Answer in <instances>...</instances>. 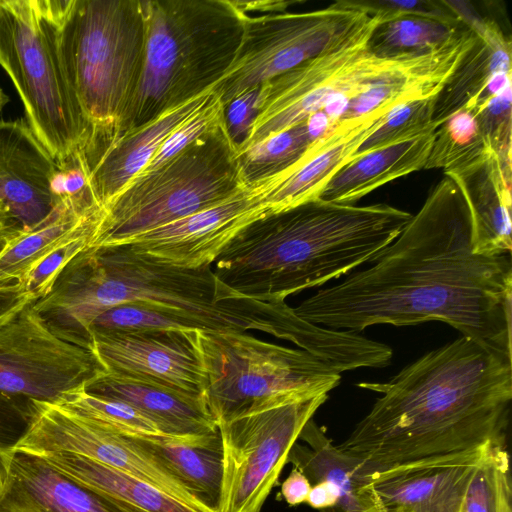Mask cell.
<instances>
[{
	"label": "cell",
	"mask_w": 512,
	"mask_h": 512,
	"mask_svg": "<svg viewBox=\"0 0 512 512\" xmlns=\"http://www.w3.org/2000/svg\"><path fill=\"white\" fill-rule=\"evenodd\" d=\"M511 302V256L474 252L467 204L445 175L367 268L293 310L309 323L352 333L378 324L441 321L512 355Z\"/></svg>",
	"instance_id": "obj_1"
},
{
	"label": "cell",
	"mask_w": 512,
	"mask_h": 512,
	"mask_svg": "<svg viewBox=\"0 0 512 512\" xmlns=\"http://www.w3.org/2000/svg\"><path fill=\"white\" fill-rule=\"evenodd\" d=\"M511 356L461 335L385 382L356 384L380 396L338 447L378 469L506 441Z\"/></svg>",
	"instance_id": "obj_2"
},
{
	"label": "cell",
	"mask_w": 512,
	"mask_h": 512,
	"mask_svg": "<svg viewBox=\"0 0 512 512\" xmlns=\"http://www.w3.org/2000/svg\"><path fill=\"white\" fill-rule=\"evenodd\" d=\"M123 303L177 314L202 331L257 330L308 352L316 351L322 340L321 328L299 318L285 301L235 297L211 265L181 268L126 245L86 249L33 306L62 338L89 348L93 321Z\"/></svg>",
	"instance_id": "obj_3"
},
{
	"label": "cell",
	"mask_w": 512,
	"mask_h": 512,
	"mask_svg": "<svg viewBox=\"0 0 512 512\" xmlns=\"http://www.w3.org/2000/svg\"><path fill=\"white\" fill-rule=\"evenodd\" d=\"M411 217L384 203L307 201L244 226L216 258L213 272L235 297L283 302L371 263Z\"/></svg>",
	"instance_id": "obj_4"
},
{
	"label": "cell",
	"mask_w": 512,
	"mask_h": 512,
	"mask_svg": "<svg viewBox=\"0 0 512 512\" xmlns=\"http://www.w3.org/2000/svg\"><path fill=\"white\" fill-rule=\"evenodd\" d=\"M65 79L79 105L91 172L120 136L145 55L140 0H51Z\"/></svg>",
	"instance_id": "obj_5"
},
{
	"label": "cell",
	"mask_w": 512,
	"mask_h": 512,
	"mask_svg": "<svg viewBox=\"0 0 512 512\" xmlns=\"http://www.w3.org/2000/svg\"><path fill=\"white\" fill-rule=\"evenodd\" d=\"M145 55L120 136L212 90L232 66L244 16L232 0L141 1Z\"/></svg>",
	"instance_id": "obj_6"
},
{
	"label": "cell",
	"mask_w": 512,
	"mask_h": 512,
	"mask_svg": "<svg viewBox=\"0 0 512 512\" xmlns=\"http://www.w3.org/2000/svg\"><path fill=\"white\" fill-rule=\"evenodd\" d=\"M225 122L157 168L134 177L104 208L89 248L123 245L217 206L247 188Z\"/></svg>",
	"instance_id": "obj_7"
},
{
	"label": "cell",
	"mask_w": 512,
	"mask_h": 512,
	"mask_svg": "<svg viewBox=\"0 0 512 512\" xmlns=\"http://www.w3.org/2000/svg\"><path fill=\"white\" fill-rule=\"evenodd\" d=\"M197 345L208 380L205 400L217 425L328 395L340 383V372L311 353L246 332L198 330Z\"/></svg>",
	"instance_id": "obj_8"
},
{
	"label": "cell",
	"mask_w": 512,
	"mask_h": 512,
	"mask_svg": "<svg viewBox=\"0 0 512 512\" xmlns=\"http://www.w3.org/2000/svg\"><path fill=\"white\" fill-rule=\"evenodd\" d=\"M0 66L57 166L81 153L86 126L60 64L51 0H0Z\"/></svg>",
	"instance_id": "obj_9"
},
{
	"label": "cell",
	"mask_w": 512,
	"mask_h": 512,
	"mask_svg": "<svg viewBox=\"0 0 512 512\" xmlns=\"http://www.w3.org/2000/svg\"><path fill=\"white\" fill-rule=\"evenodd\" d=\"M381 21L380 16L372 15L338 47L261 84L255 119L237 152L308 120L337 99L345 106L383 76L416 57H379L369 51L368 40Z\"/></svg>",
	"instance_id": "obj_10"
},
{
	"label": "cell",
	"mask_w": 512,
	"mask_h": 512,
	"mask_svg": "<svg viewBox=\"0 0 512 512\" xmlns=\"http://www.w3.org/2000/svg\"><path fill=\"white\" fill-rule=\"evenodd\" d=\"M370 17L341 1L310 12L245 14L237 56L213 89L225 107L246 90L338 47Z\"/></svg>",
	"instance_id": "obj_11"
},
{
	"label": "cell",
	"mask_w": 512,
	"mask_h": 512,
	"mask_svg": "<svg viewBox=\"0 0 512 512\" xmlns=\"http://www.w3.org/2000/svg\"><path fill=\"white\" fill-rule=\"evenodd\" d=\"M328 395L218 424L223 444L219 512H261L292 446Z\"/></svg>",
	"instance_id": "obj_12"
},
{
	"label": "cell",
	"mask_w": 512,
	"mask_h": 512,
	"mask_svg": "<svg viewBox=\"0 0 512 512\" xmlns=\"http://www.w3.org/2000/svg\"><path fill=\"white\" fill-rule=\"evenodd\" d=\"M33 302L0 328V393L57 403L104 370L90 349L62 338Z\"/></svg>",
	"instance_id": "obj_13"
},
{
	"label": "cell",
	"mask_w": 512,
	"mask_h": 512,
	"mask_svg": "<svg viewBox=\"0 0 512 512\" xmlns=\"http://www.w3.org/2000/svg\"><path fill=\"white\" fill-rule=\"evenodd\" d=\"M26 431L13 448L37 455L66 452L137 477L187 506L207 512L167 470L130 447L120 434L61 403L28 400Z\"/></svg>",
	"instance_id": "obj_14"
},
{
	"label": "cell",
	"mask_w": 512,
	"mask_h": 512,
	"mask_svg": "<svg viewBox=\"0 0 512 512\" xmlns=\"http://www.w3.org/2000/svg\"><path fill=\"white\" fill-rule=\"evenodd\" d=\"M197 331H91L90 349L105 373L205 397L208 380Z\"/></svg>",
	"instance_id": "obj_15"
},
{
	"label": "cell",
	"mask_w": 512,
	"mask_h": 512,
	"mask_svg": "<svg viewBox=\"0 0 512 512\" xmlns=\"http://www.w3.org/2000/svg\"><path fill=\"white\" fill-rule=\"evenodd\" d=\"M270 213L257 191L247 187L231 199L136 236L133 252L173 266L212 265L229 241L251 221Z\"/></svg>",
	"instance_id": "obj_16"
},
{
	"label": "cell",
	"mask_w": 512,
	"mask_h": 512,
	"mask_svg": "<svg viewBox=\"0 0 512 512\" xmlns=\"http://www.w3.org/2000/svg\"><path fill=\"white\" fill-rule=\"evenodd\" d=\"M486 447L386 468L364 466V474L385 512H460Z\"/></svg>",
	"instance_id": "obj_17"
},
{
	"label": "cell",
	"mask_w": 512,
	"mask_h": 512,
	"mask_svg": "<svg viewBox=\"0 0 512 512\" xmlns=\"http://www.w3.org/2000/svg\"><path fill=\"white\" fill-rule=\"evenodd\" d=\"M391 110L382 108L360 117L338 120L316 137L291 167L248 187L257 191L270 212L318 199L331 178L350 161Z\"/></svg>",
	"instance_id": "obj_18"
},
{
	"label": "cell",
	"mask_w": 512,
	"mask_h": 512,
	"mask_svg": "<svg viewBox=\"0 0 512 512\" xmlns=\"http://www.w3.org/2000/svg\"><path fill=\"white\" fill-rule=\"evenodd\" d=\"M4 464L0 512H141L74 481L37 454L11 448Z\"/></svg>",
	"instance_id": "obj_19"
},
{
	"label": "cell",
	"mask_w": 512,
	"mask_h": 512,
	"mask_svg": "<svg viewBox=\"0 0 512 512\" xmlns=\"http://www.w3.org/2000/svg\"><path fill=\"white\" fill-rule=\"evenodd\" d=\"M57 169L26 120H0V203L21 228L37 225L54 208Z\"/></svg>",
	"instance_id": "obj_20"
},
{
	"label": "cell",
	"mask_w": 512,
	"mask_h": 512,
	"mask_svg": "<svg viewBox=\"0 0 512 512\" xmlns=\"http://www.w3.org/2000/svg\"><path fill=\"white\" fill-rule=\"evenodd\" d=\"M467 204L475 253L511 254V168L490 145L478 156L444 171Z\"/></svg>",
	"instance_id": "obj_21"
},
{
	"label": "cell",
	"mask_w": 512,
	"mask_h": 512,
	"mask_svg": "<svg viewBox=\"0 0 512 512\" xmlns=\"http://www.w3.org/2000/svg\"><path fill=\"white\" fill-rule=\"evenodd\" d=\"M289 451L293 464L310 481H329L339 492L335 507L320 512H385L371 481L364 474L362 459L335 446L325 431L310 419Z\"/></svg>",
	"instance_id": "obj_22"
},
{
	"label": "cell",
	"mask_w": 512,
	"mask_h": 512,
	"mask_svg": "<svg viewBox=\"0 0 512 512\" xmlns=\"http://www.w3.org/2000/svg\"><path fill=\"white\" fill-rule=\"evenodd\" d=\"M85 390L135 407L170 437L199 438L218 429L203 396L105 372Z\"/></svg>",
	"instance_id": "obj_23"
},
{
	"label": "cell",
	"mask_w": 512,
	"mask_h": 512,
	"mask_svg": "<svg viewBox=\"0 0 512 512\" xmlns=\"http://www.w3.org/2000/svg\"><path fill=\"white\" fill-rule=\"evenodd\" d=\"M212 94L213 89L116 140L89 175L91 192L102 210L145 168L169 134L201 108Z\"/></svg>",
	"instance_id": "obj_24"
},
{
	"label": "cell",
	"mask_w": 512,
	"mask_h": 512,
	"mask_svg": "<svg viewBox=\"0 0 512 512\" xmlns=\"http://www.w3.org/2000/svg\"><path fill=\"white\" fill-rule=\"evenodd\" d=\"M120 435L130 447L179 480L207 512L220 511L223 444L219 428L190 439Z\"/></svg>",
	"instance_id": "obj_25"
},
{
	"label": "cell",
	"mask_w": 512,
	"mask_h": 512,
	"mask_svg": "<svg viewBox=\"0 0 512 512\" xmlns=\"http://www.w3.org/2000/svg\"><path fill=\"white\" fill-rule=\"evenodd\" d=\"M435 130L349 161L327 183L319 199L351 205L390 181L424 169Z\"/></svg>",
	"instance_id": "obj_26"
},
{
	"label": "cell",
	"mask_w": 512,
	"mask_h": 512,
	"mask_svg": "<svg viewBox=\"0 0 512 512\" xmlns=\"http://www.w3.org/2000/svg\"><path fill=\"white\" fill-rule=\"evenodd\" d=\"M477 36L434 99L432 123L438 128L463 110L495 76L511 72V42L492 19L472 27Z\"/></svg>",
	"instance_id": "obj_27"
},
{
	"label": "cell",
	"mask_w": 512,
	"mask_h": 512,
	"mask_svg": "<svg viewBox=\"0 0 512 512\" xmlns=\"http://www.w3.org/2000/svg\"><path fill=\"white\" fill-rule=\"evenodd\" d=\"M39 456L74 481L141 512H199L137 477L87 457L66 452Z\"/></svg>",
	"instance_id": "obj_28"
},
{
	"label": "cell",
	"mask_w": 512,
	"mask_h": 512,
	"mask_svg": "<svg viewBox=\"0 0 512 512\" xmlns=\"http://www.w3.org/2000/svg\"><path fill=\"white\" fill-rule=\"evenodd\" d=\"M101 214L82 215L67 204L57 203L43 221L31 228L18 229L0 249V287L19 284L48 252Z\"/></svg>",
	"instance_id": "obj_29"
},
{
	"label": "cell",
	"mask_w": 512,
	"mask_h": 512,
	"mask_svg": "<svg viewBox=\"0 0 512 512\" xmlns=\"http://www.w3.org/2000/svg\"><path fill=\"white\" fill-rule=\"evenodd\" d=\"M469 28L464 23L406 15L380 22L369 40V51L379 57L396 58L433 52Z\"/></svg>",
	"instance_id": "obj_30"
},
{
	"label": "cell",
	"mask_w": 512,
	"mask_h": 512,
	"mask_svg": "<svg viewBox=\"0 0 512 512\" xmlns=\"http://www.w3.org/2000/svg\"><path fill=\"white\" fill-rule=\"evenodd\" d=\"M315 138L308 119L237 152L245 184L252 186L288 169L304 155Z\"/></svg>",
	"instance_id": "obj_31"
},
{
	"label": "cell",
	"mask_w": 512,
	"mask_h": 512,
	"mask_svg": "<svg viewBox=\"0 0 512 512\" xmlns=\"http://www.w3.org/2000/svg\"><path fill=\"white\" fill-rule=\"evenodd\" d=\"M57 403L118 434L137 437H170L165 435L152 419L135 407L119 400L89 393L85 388L67 394Z\"/></svg>",
	"instance_id": "obj_32"
},
{
	"label": "cell",
	"mask_w": 512,
	"mask_h": 512,
	"mask_svg": "<svg viewBox=\"0 0 512 512\" xmlns=\"http://www.w3.org/2000/svg\"><path fill=\"white\" fill-rule=\"evenodd\" d=\"M489 144L481 134L474 115L461 110L434 132V141L424 169L455 168L480 155Z\"/></svg>",
	"instance_id": "obj_33"
},
{
	"label": "cell",
	"mask_w": 512,
	"mask_h": 512,
	"mask_svg": "<svg viewBox=\"0 0 512 512\" xmlns=\"http://www.w3.org/2000/svg\"><path fill=\"white\" fill-rule=\"evenodd\" d=\"M434 99L413 100L393 108L381 125L358 147L350 161L370 151L437 129L432 123Z\"/></svg>",
	"instance_id": "obj_34"
},
{
	"label": "cell",
	"mask_w": 512,
	"mask_h": 512,
	"mask_svg": "<svg viewBox=\"0 0 512 512\" xmlns=\"http://www.w3.org/2000/svg\"><path fill=\"white\" fill-rule=\"evenodd\" d=\"M99 219L100 217L89 220L72 236L48 252L18 285L35 301L46 296L64 269L89 248L90 238Z\"/></svg>",
	"instance_id": "obj_35"
},
{
	"label": "cell",
	"mask_w": 512,
	"mask_h": 512,
	"mask_svg": "<svg viewBox=\"0 0 512 512\" xmlns=\"http://www.w3.org/2000/svg\"><path fill=\"white\" fill-rule=\"evenodd\" d=\"M224 111V105L213 89L210 99L169 134L140 173L157 168L196 139L224 123Z\"/></svg>",
	"instance_id": "obj_36"
},
{
	"label": "cell",
	"mask_w": 512,
	"mask_h": 512,
	"mask_svg": "<svg viewBox=\"0 0 512 512\" xmlns=\"http://www.w3.org/2000/svg\"><path fill=\"white\" fill-rule=\"evenodd\" d=\"M472 114L487 143L511 168V85Z\"/></svg>",
	"instance_id": "obj_37"
},
{
	"label": "cell",
	"mask_w": 512,
	"mask_h": 512,
	"mask_svg": "<svg viewBox=\"0 0 512 512\" xmlns=\"http://www.w3.org/2000/svg\"><path fill=\"white\" fill-rule=\"evenodd\" d=\"M341 2L350 7L372 16H380L381 22L406 15L433 17L453 23H463L447 1L431 0H365ZM465 24V23H464Z\"/></svg>",
	"instance_id": "obj_38"
},
{
	"label": "cell",
	"mask_w": 512,
	"mask_h": 512,
	"mask_svg": "<svg viewBox=\"0 0 512 512\" xmlns=\"http://www.w3.org/2000/svg\"><path fill=\"white\" fill-rule=\"evenodd\" d=\"M29 418L28 400L0 393V483L5 474L4 454L22 437Z\"/></svg>",
	"instance_id": "obj_39"
},
{
	"label": "cell",
	"mask_w": 512,
	"mask_h": 512,
	"mask_svg": "<svg viewBox=\"0 0 512 512\" xmlns=\"http://www.w3.org/2000/svg\"><path fill=\"white\" fill-rule=\"evenodd\" d=\"M259 90L260 86L246 90L224 107L225 125L237 149L247 138L255 119Z\"/></svg>",
	"instance_id": "obj_40"
},
{
	"label": "cell",
	"mask_w": 512,
	"mask_h": 512,
	"mask_svg": "<svg viewBox=\"0 0 512 512\" xmlns=\"http://www.w3.org/2000/svg\"><path fill=\"white\" fill-rule=\"evenodd\" d=\"M35 301L17 283L0 287V328L28 303Z\"/></svg>",
	"instance_id": "obj_41"
},
{
	"label": "cell",
	"mask_w": 512,
	"mask_h": 512,
	"mask_svg": "<svg viewBox=\"0 0 512 512\" xmlns=\"http://www.w3.org/2000/svg\"><path fill=\"white\" fill-rule=\"evenodd\" d=\"M311 483L296 467L281 484V496L289 506H297L306 502Z\"/></svg>",
	"instance_id": "obj_42"
},
{
	"label": "cell",
	"mask_w": 512,
	"mask_h": 512,
	"mask_svg": "<svg viewBox=\"0 0 512 512\" xmlns=\"http://www.w3.org/2000/svg\"><path fill=\"white\" fill-rule=\"evenodd\" d=\"M338 500L339 492L334 484L329 481H319L311 485L305 503L320 511L335 507Z\"/></svg>",
	"instance_id": "obj_43"
},
{
	"label": "cell",
	"mask_w": 512,
	"mask_h": 512,
	"mask_svg": "<svg viewBox=\"0 0 512 512\" xmlns=\"http://www.w3.org/2000/svg\"><path fill=\"white\" fill-rule=\"evenodd\" d=\"M236 7L243 12L244 14H248L249 11H264L271 13H281L285 12L287 6L293 4L292 1H283V0H268V1H233Z\"/></svg>",
	"instance_id": "obj_44"
},
{
	"label": "cell",
	"mask_w": 512,
	"mask_h": 512,
	"mask_svg": "<svg viewBox=\"0 0 512 512\" xmlns=\"http://www.w3.org/2000/svg\"><path fill=\"white\" fill-rule=\"evenodd\" d=\"M20 228L18 223L0 203V248H2L6 240Z\"/></svg>",
	"instance_id": "obj_45"
},
{
	"label": "cell",
	"mask_w": 512,
	"mask_h": 512,
	"mask_svg": "<svg viewBox=\"0 0 512 512\" xmlns=\"http://www.w3.org/2000/svg\"><path fill=\"white\" fill-rule=\"evenodd\" d=\"M9 101H10V99H9L8 95L0 87V116L2 114L4 107L8 104Z\"/></svg>",
	"instance_id": "obj_46"
},
{
	"label": "cell",
	"mask_w": 512,
	"mask_h": 512,
	"mask_svg": "<svg viewBox=\"0 0 512 512\" xmlns=\"http://www.w3.org/2000/svg\"><path fill=\"white\" fill-rule=\"evenodd\" d=\"M460 512H465V510H464V506H463V508L461 509V511H460Z\"/></svg>",
	"instance_id": "obj_47"
},
{
	"label": "cell",
	"mask_w": 512,
	"mask_h": 512,
	"mask_svg": "<svg viewBox=\"0 0 512 512\" xmlns=\"http://www.w3.org/2000/svg\"><path fill=\"white\" fill-rule=\"evenodd\" d=\"M0 485H1V483H0Z\"/></svg>",
	"instance_id": "obj_48"
},
{
	"label": "cell",
	"mask_w": 512,
	"mask_h": 512,
	"mask_svg": "<svg viewBox=\"0 0 512 512\" xmlns=\"http://www.w3.org/2000/svg\"><path fill=\"white\" fill-rule=\"evenodd\" d=\"M1 249V248H0Z\"/></svg>",
	"instance_id": "obj_49"
}]
</instances>
